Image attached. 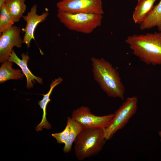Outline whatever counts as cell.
I'll list each match as a JSON object with an SVG mask.
<instances>
[{
	"instance_id": "cell-2",
	"label": "cell",
	"mask_w": 161,
	"mask_h": 161,
	"mask_svg": "<svg viewBox=\"0 0 161 161\" xmlns=\"http://www.w3.org/2000/svg\"><path fill=\"white\" fill-rule=\"evenodd\" d=\"M95 80L110 97L124 100V86L119 73L109 62L103 58H91Z\"/></svg>"
},
{
	"instance_id": "cell-10",
	"label": "cell",
	"mask_w": 161,
	"mask_h": 161,
	"mask_svg": "<svg viewBox=\"0 0 161 161\" xmlns=\"http://www.w3.org/2000/svg\"><path fill=\"white\" fill-rule=\"evenodd\" d=\"M22 59H20L17 55L13 49L8 60L13 62L18 66L21 69L23 73L26 76L27 79L26 86L28 89L33 87V83H35V80L40 84L42 83L41 78L34 75L28 68L27 63L29 59L28 55L26 54L23 53L21 55Z\"/></svg>"
},
{
	"instance_id": "cell-21",
	"label": "cell",
	"mask_w": 161,
	"mask_h": 161,
	"mask_svg": "<svg viewBox=\"0 0 161 161\" xmlns=\"http://www.w3.org/2000/svg\"></svg>"
},
{
	"instance_id": "cell-4",
	"label": "cell",
	"mask_w": 161,
	"mask_h": 161,
	"mask_svg": "<svg viewBox=\"0 0 161 161\" xmlns=\"http://www.w3.org/2000/svg\"><path fill=\"white\" fill-rule=\"evenodd\" d=\"M60 21L70 30L86 34L92 32L101 26L103 15L86 13H70L58 9Z\"/></svg>"
},
{
	"instance_id": "cell-5",
	"label": "cell",
	"mask_w": 161,
	"mask_h": 161,
	"mask_svg": "<svg viewBox=\"0 0 161 161\" xmlns=\"http://www.w3.org/2000/svg\"><path fill=\"white\" fill-rule=\"evenodd\" d=\"M138 102L136 96L128 97L116 110L111 123L104 129L105 137L107 141L111 139L128 123L137 112Z\"/></svg>"
},
{
	"instance_id": "cell-18",
	"label": "cell",
	"mask_w": 161,
	"mask_h": 161,
	"mask_svg": "<svg viewBox=\"0 0 161 161\" xmlns=\"http://www.w3.org/2000/svg\"><path fill=\"white\" fill-rule=\"evenodd\" d=\"M70 131L69 125L67 123L66 126L63 131L60 132L53 133L52 135L58 143L65 144L69 137Z\"/></svg>"
},
{
	"instance_id": "cell-7",
	"label": "cell",
	"mask_w": 161,
	"mask_h": 161,
	"mask_svg": "<svg viewBox=\"0 0 161 161\" xmlns=\"http://www.w3.org/2000/svg\"><path fill=\"white\" fill-rule=\"evenodd\" d=\"M56 6L58 9L70 13H104L102 0H62Z\"/></svg>"
},
{
	"instance_id": "cell-8",
	"label": "cell",
	"mask_w": 161,
	"mask_h": 161,
	"mask_svg": "<svg viewBox=\"0 0 161 161\" xmlns=\"http://www.w3.org/2000/svg\"><path fill=\"white\" fill-rule=\"evenodd\" d=\"M22 30L13 25L1 33L0 37V62L8 60L14 47L20 48L23 39L21 33ZM1 34V33H0Z\"/></svg>"
},
{
	"instance_id": "cell-17",
	"label": "cell",
	"mask_w": 161,
	"mask_h": 161,
	"mask_svg": "<svg viewBox=\"0 0 161 161\" xmlns=\"http://www.w3.org/2000/svg\"><path fill=\"white\" fill-rule=\"evenodd\" d=\"M15 22L9 13L5 4L0 7V33L13 25Z\"/></svg>"
},
{
	"instance_id": "cell-12",
	"label": "cell",
	"mask_w": 161,
	"mask_h": 161,
	"mask_svg": "<svg viewBox=\"0 0 161 161\" xmlns=\"http://www.w3.org/2000/svg\"><path fill=\"white\" fill-rule=\"evenodd\" d=\"M141 30L156 27L161 32V0L158 4L153 6L144 21L140 24Z\"/></svg>"
},
{
	"instance_id": "cell-6",
	"label": "cell",
	"mask_w": 161,
	"mask_h": 161,
	"mask_svg": "<svg viewBox=\"0 0 161 161\" xmlns=\"http://www.w3.org/2000/svg\"><path fill=\"white\" fill-rule=\"evenodd\" d=\"M114 116L112 113L103 116H97L93 114L89 108L81 106L74 110L71 118L79 123L83 129H105L110 123Z\"/></svg>"
},
{
	"instance_id": "cell-9",
	"label": "cell",
	"mask_w": 161,
	"mask_h": 161,
	"mask_svg": "<svg viewBox=\"0 0 161 161\" xmlns=\"http://www.w3.org/2000/svg\"><path fill=\"white\" fill-rule=\"evenodd\" d=\"M37 4H34L27 15L22 17L24 20L26 22L25 27L22 30L24 32L23 43L26 44L28 48L30 47L32 40H35L34 33L36 27L39 24L44 21L49 15V13L47 12L38 15L37 13Z\"/></svg>"
},
{
	"instance_id": "cell-20",
	"label": "cell",
	"mask_w": 161,
	"mask_h": 161,
	"mask_svg": "<svg viewBox=\"0 0 161 161\" xmlns=\"http://www.w3.org/2000/svg\"><path fill=\"white\" fill-rule=\"evenodd\" d=\"M158 134H159L161 138V131H159V132Z\"/></svg>"
},
{
	"instance_id": "cell-14",
	"label": "cell",
	"mask_w": 161,
	"mask_h": 161,
	"mask_svg": "<svg viewBox=\"0 0 161 161\" xmlns=\"http://www.w3.org/2000/svg\"><path fill=\"white\" fill-rule=\"evenodd\" d=\"M0 68V83H2L10 80L21 79L24 77L22 71L13 69V62L8 60L2 63Z\"/></svg>"
},
{
	"instance_id": "cell-13",
	"label": "cell",
	"mask_w": 161,
	"mask_h": 161,
	"mask_svg": "<svg viewBox=\"0 0 161 161\" xmlns=\"http://www.w3.org/2000/svg\"><path fill=\"white\" fill-rule=\"evenodd\" d=\"M155 0H137V4L132 15L134 22L140 24L153 7Z\"/></svg>"
},
{
	"instance_id": "cell-19",
	"label": "cell",
	"mask_w": 161,
	"mask_h": 161,
	"mask_svg": "<svg viewBox=\"0 0 161 161\" xmlns=\"http://www.w3.org/2000/svg\"><path fill=\"white\" fill-rule=\"evenodd\" d=\"M6 0H0V7L5 4Z\"/></svg>"
},
{
	"instance_id": "cell-3",
	"label": "cell",
	"mask_w": 161,
	"mask_h": 161,
	"mask_svg": "<svg viewBox=\"0 0 161 161\" xmlns=\"http://www.w3.org/2000/svg\"><path fill=\"white\" fill-rule=\"evenodd\" d=\"M104 129H83L74 142V151L77 158L80 161L95 156L105 145Z\"/></svg>"
},
{
	"instance_id": "cell-15",
	"label": "cell",
	"mask_w": 161,
	"mask_h": 161,
	"mask_svg": "<svg viewBox=\"0 0 161 161\" xmlns=\"http://www.w3.org/2000/svg\"><path fill=\"white\" fill-rule=\"evenodd\" d=\"M25 0H6L5 4L15 22L19 21L25 12L27 7Z\"/></svg>"
},
{
	"instance_id": "cell-1",
	"label": "cell",
	"mask_w": 161,
	"mask_h": 161,
	"mask_svg": "<svg viewBox=\"0 0 161 161\" xmlns=\"http://www.w3.org/2000/svg\"><path fill=\"white\" fill-rule=\"evenodd\" d=\"M125 42L140 61L148 65H161V32L133 35Z\"/></svg>"
},
{
	"instance_id": "cell-11",
	"label": "cell",
	"mask_w": 161,
	"mask_h": 161,
	"mask_svg": "<svg viewBox=\"0 0 161 161\" xmlns=\"http://www.w3.org/2000/svg\"><path fill=\"white\" fill-rule=\"evenodd\" d=\"M63 80L61 78L59 77L52 81L50 85V88L48 92L46 94L42 95L43 96L42 99L38 101V104L40 108L42 109L43 114L41 122L36 127L35 130L37 131H42L43 128L47 129H51V125L47 121L46 118L47 107L48 103L51 100L50 96L53 89L56 86L61 83Z\"/></svg>"
},
{
	"instance_id": "cell-16",
	"label": "cell",
	"mask_w": 161,
	"mask_h": 161,
	"mask_svg": "<svg viewBox=\"0 0 161 161\" xmlns=\"http://www.w3.org/2000/svg\"><path fill=\"white\" fill-rule=\"evenodd\" d=\"M67 123L69 125L70 131L69 137L63 149L65 153L71 151L73 143H74L77 136L83 129L81 126L71 117H67Z\"/></svg>"
}]
</instances>
